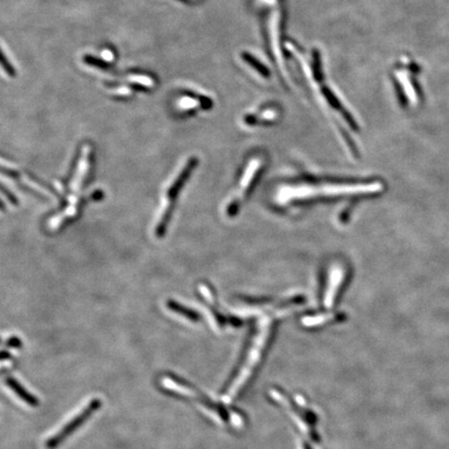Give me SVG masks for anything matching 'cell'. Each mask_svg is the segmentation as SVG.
<instances>
[{"mask_svg": "<svg viewBox=\"0 0 449 449\" xmlns=\"http://www.w3.org/2000/svg\"><path fill=\"white\" fill-rule=\"evenodd\" d=\"M6 381H7V385L8 386L23 400V401H25L26 403H28L29 406H37L38 403H39V400H38V398L36 397V396H34L33 394H30L23 386L22 385H20L19 384V381H17L16 379H14V378H12V377H9V378H7L6 379Z\"/></svg>", "mask_w": 449, "mask_h": 449, "instance_id": "cell-2", "label": "cell"}, {"mask_svg": "<svg viewBox=\"0 0 449 449\" xmlns=\"http://www.w3.org/2000/svg\"><path fill=\"white\" fill-rule=\"evenodd\" d=\"M89 166H91V154L89 151H85L81 162L79 164V168H78V172L76 175V178L73 182V188L77 189L81 187L82 184V180H84V178L86 177L88 171H89Z\"/></svg>", "mask_w": 449, "mask_h": 449, "instance_id": "cell-3", "label": "cell"}, {"mask_svg": "<svg viewBox=\"0 0 449 449\" xmlns=\"http://www.w3.org/2000/svg\"><path fill=\"white\" fill-rule=\"evenodd\" d=\"M101 406H102V401L100 399L95 398L94 400H92L86 406V408L82 412H80L75 417V418H73L68 424L63 426L55 436H53L52 438H50L46 442V448L47 449H55L56 447L61 445L63 442H65V440L68 439L75 431H77L96 411H98Z\"/></svg>", "mask_w": 449, "mask_h": 449, "instance_id": "cell-1", "label": "cell"}, {"mask_svg": "<svg viewBox=\"0 0 449 449\" xmlns=\"http://www.w3.org/2000/svg\"><path fill=\"white\" fill-rule=\"evenodd\" d=\"M4 209V205L2 204V202H0V210H3Z\"/></svg>", "mask_w": 449, "mask_h": 449, "instance_id": "cell-5", "label": "cell"}, {"mask_svg": "<svg viewBox=\"0 0 449 449\" xmlns=\"http://www.w3.org/2000/svg\"><path fill=\"white\" fill-rule=\"evenodd\" d=\"M168 306H169V309H171L172 311L177 312V313H179V314H182L183 316H185V317H187V318H189V319H194V318L196 317V314H195L194 312H192V311H189V310H187V309H185L184 307L180 306L179 304H177V303H175V302H169V303H168Z\"/></svg>", "mask_w": 449, "mask_h": 449, "instance_id": "cell-4", "label": "cell"}]
</instances>
